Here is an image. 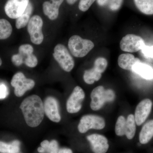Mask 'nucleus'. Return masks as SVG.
<instances>
[{
  "instance_id": "1",
  "label": "nucleus",
  "mask_w": 153,
  "mask_h": 153,
  "mask_svg": "<svg viewBox=\"0 0 153 153\" xmlns=\"http://www.w3.org/2000/svg\"><path fill=\"white\" fill-rule=\"evenodd\" d=\"M26 123L35 128L39 126L44 117V105L41 98L37 95L28 97L20 105Z\"/></svg>"
},
{
  "instance_id": "2",
  "label": "nucleus",
  "mask_w": 153,
  "mask_h": 153,
  "mask_svg": "<svg viewBox=\"0 0 153 153\" xmlns=\"http://www.w3.org/2000/svg\"><path fill=\"white\" fill-rule=\"evenodd\" d=\"M94 47L92 41L76 35L71 36L68 41V49L72 55L76 57H85Z\"/></svg>"
},
{
  "instance_id": "3",
  "label": "nucleus",
  "mask_w": 153,
  "mask_h": 153,
  "mask_svg": "<svg viewBox=\"0 0 153 153\" xmlns=\"http://www.w3.org/2000/svg\"><path fill=\"white\" fill-rule=\"evenodd\" d=\"M53 56L61 68L66 72H70L74 68V61L67 48L62 44H58L54 48Z\"/></svg>"
},
{
  "instance_id": "4",
  "label": "nucleus",
  "mask_w": 153,
  "mask_h": 153,
  "mask_svg": "<svg viewBox=\"0 0 153 153\" xmlns=\"http://www.w3.org/2000/svg\"><path fill=\"white\" fill-rule=\"evenodd\" d=\"M108 62L104 57L97 58L94 62L93 68L85 70L83 74V79L88 84H92L98 81L102 76V73L106 70Z\"/></svg>"
},
{
  "instance_id": "5",
  "label": "nucleus",
  "mask_w": 153,
  "mask_h": 153,
  "mask_svg": "<svg viewBox=\"0 0 153 153\" xmlns=\"http://www.w3.org/2000/svg\"><path fill=\"white\" fill-rule=\"evenodd\" d=\"M11 84L15 88V95L21 97L26 91L31 90L35 86V82L33 79L26 78L22 72H19L13 76Z\"/></svg>"
},
{
  "instance_id": "6",
  "label": "nucleus",
  "mask_w": 153,
  "mask_h": 153,
  "mask_svg": "<svg viewBox=\"0 0 153 153\" xmlns=\"http://www.w3.org/2000/svg\"><path fill=\"white\" fill-rule=\"evenodd\" d=\"M105 121L103 118L94 115L83 116L80 119L78 126L80 133H85L91 129L101 130L105 127Z\"/></svg>"
},
{
  "instance_id": "7",
  "label": "nucleus",
  "mask_w": 153,
  "mask_h": 153,
  "mask_svg": "<svg viewBox=\"0 0 153 153\" xmlns=\"http://www.w3.org/2000/svg\"><path fill=\"white\" fill-rule=\"evenodd\" d=\"M43 22L41 17L35 15L30 19L27 25V30L32 43L36 45L41 44L44 40L42 32Z\"/></svg>"
},
{
  "instance_id": "8",
  "label": "nucleus",
  "mask_w": 153,
  "mask_h": 153,
  "mask_svg": "<svg viewBox=\"0 0 153 153\" xmlns=\"http://www.w3.org/2000/svg\"><path fill=\"white\" fill-rule=\"evenodd\" d=\"M146 45L141 37L134 34H128L121 39L120 48L124 52H135L141 50Z\"/></svg>"
},
{
  "instance_id": "9",
  "label": "nucleus",
  "mask_w": 153,
  "mask_h": 153,
  "mask_svg": "<svg viewBox=\"0 0 153 153\" xmlns=\"http://www.w3.org/2000/svg\"><path fill=\"white\" fill-rule=\"evenodd\" d=\"M85 94L83 89L79 86L74 88L66 102V109L69 113L78 112L82 108Z\"/></svg>"
},
{
  "instance_id": "10",
  "label": "nucleus",
  "mask_w": 153,
  "mask_h": 153,
  "mask_svg": "<svg viewBox=\"0 0 153 153\" xmlns=\"http://www.w3.org/2000/svg\"><path fill=\"white\" fill-rule=\"evenodd\" d=\"M30 0H8L4 7L6 15L12 19H17L27 7Z\"/></svg>"
},
{
  "instance_id": "11",
  "label": "nucleus",
  "mask_w": 153,
  "mask_h": 153,
  "mask_svg": "<svg viewBox=\"0 0 153 153\" xmlns=\"http://www.w3.org/2000/svg\"><path fill=\"white\" fill-rule=\"evenodd\" d=\"M87 139L93 153H106L108 151L109 148L108 140L104 136L92 134L88 136Z\"/></svg>"
},
{
  "instance_id": "12",
  "label": "nucleus",
  "mask_w": 153,
  "mask_h": 153,
  "mask_svg": "<svg viewBox=\"0 0 153 153\" xmlns=\"http://www.w3.org/2000/svg\"><path fill=\"white\" fill-rule=\"evenodd\" d=\"M152 106V102L149 99L143 100L138 104L134 115L137 125H141L146 121L150 113Z\"/></svg>"
},
{
  "instance_id": "13",
  "label": "nucleus",
  "mask_w": 153,
  "mask_h": 153,
  "mask_svg": "<svg viewBox=\"0 0 153 153\" xmlns=\"http://www.w3.org/2000/svg\"><path fill=\"white\" fill-rule=\"evenodd\" d=\"M44 105V111L49 120L54 122H59L61 117L57 100L52 97H48L45 100Z\"/></svg>"
},
{
  "instance_id": "14",
  "label": "nucleus",
  "mask_w": 153,
  "mask_h": 153,
  "mask_svg": "<svg viewBox=\"0 0 153 153\" xmlns=\"http://www.w3.org/2000/svg\"><path fill=\"white\" fill-rule=\"evenodd\" d=\"M105 90L103 86L100 85L95 88L91 91L90 107L93 110H99L106 102L105 94Z\"/></svg>"
},
{
  "instance_id": "15",
  "label": "nucleus",
  "mask_w": 153,
  "mask_h": 153,
  "mask_svg": "<svg viewBox=\"0 0 153 153\" xmlns=\"http://www.w3.org/2000/svg\"><path fill=\"white\" fill-rule=\"evenodd\" d=\"M43 3V9L44 14L51 20L57 19L59 15V8L64 0H51Z\"/></svg>"
},
{
  "instance_id": "16",
  "label": "nucleus",
  "mask_w": 153,
  "mask_h": 153,
  "mask_svg": "<svg viewBox=\"0 0 153 153\" xmlns=\"http://www.w3.org/2000/svg\"><path fill=\"white\" fill-rule=\"evenodd\" d=\"M132 71L146 79H153V68L149 65L141 62L140 59L133 67Z\"/></svg>"
},
{
  "instance_id": "17",
  "label": "nucleus",
  "mask_w": 153,
  "mask_h": 153,
  "mask_svg": "<svg viewBox=\"0 0 153 153\" xmlns=\"http://www.w3.org/2000/svg\"><path fill=\"white\" fill-rule=\"evenodd\" d=\"M139 60L138 58H135L134 55L131 54H122L119 56L118 64L123 69L132 71L134 65Z\"/></svg>"
},
{
  "instance_id": "18",
  "label": "nucleus",
  "mask_w": 153,
  "mask_h": 153,
  "mask_svg": "<svg viewBox=\"0 0 153 153\" xmlns=\"http://www.w3.org/2000/svg\"><path fill=\"white\" fill-rule=\"evenodd\" d=\"M153 137V120L148 121L143 127L139 134V141L141 144H146Z\"/></svg>"
},
{
  "instance_id": "19",
  "label": "nucleus",
  "mask_w": 153,
  "mask_h": 153,
  "mask_svg": "<svg viewBox=\"0 0 153 153\" xmlns=\"http://www.w3.org/2000/svg\"><path fill=\"white\" fill-rule=\"evenodd\" d=\"M33 11V4L30 2L24 13L16 20V26L17 29H21L24 28L28 25Z\"/></svg>"
},
{
  "instance_id": "20",
  "label": "nucleus",
  "mask_w": 153,
  "mask_h": 153,
  "mask_svg": "<svg viewBox=\"0 0 153 153\" xmlns=\"http://www.w3.org/2000/svg\"><path fill=\"white\" fill-rule=\"evenodd\" d=\"M135 5L142 13L153 15V0H134Z\"/></svg>"
},
{
  "instance_id": "21",
  "label": "nucleus",
  "mask_w": 153,
  "mask_h": 153,
  "mask_svg": "<svg viewBox=\"0 0 153 153\" xmlns=\"http://www.w3.org/2000/svg\"><path fill=\"white\" fill-rule=\"evenodd\" d=\"M136 121L133 114L129 115L126 120L125 135L128 140H132L135 134Z\"/></svg>"
},
{
  "instance_id": "22",
  "label": "nucleus",
  "mask_w": 153,
  "mask_h": 153,
  "mask_svg": "<svg viewBox=\"0 0 153 153\" xmlns=\"http://www.w3.org/2000/svg\"><path fill=\"white\" fill-rule=\"evenodd\" d=\"M20 142L15 140L10 143H7L0 141V152L18 153L20 151Z\"/></svg>"
},
{
  "instance_id": "23",
  "label": "nucleus",
  "mask_w": 153,
  "mask_h": 153,
  "mask_svg": "<svg viewBox=\"0 0 153 153\" xmlns=\"http://www.w3.org/2000/svg\"><path fill=\"white\" fill-rule=\"evenodd\" d=\"M13 31L10 23L4 19H0V40H4L10 37Z\"/></svg>"
},
{
  "instance_id": "24",
  "label": "nucleus",
  "mask_w": 153,
  "mask_h": 153,
  "mask_svg": "<svg viewBox=\"0 0 153 153\" xmlns=\"http://www.w3.org/2000/svg\"><path fill=\"white\" fill-rule=\"evenodd\" d=\"M41 146L45 150L46 153H58V144L57 141L52 140L50 142L45 140L41 143Z\"/></svg>"
},
{
  "instance_id": "25",
  "label": "nucleus",
  "mask_w": 153,
  "mask_h": 153,
  "mask_svg": "<svg viewBox=\"0 0 153 153\" xmlns=\"http://www.w3.org/2000/svg\"><path fill=\"white\" fill-rule=\"evenodd\" d=\"M126 120L123 116H120L118 118L116 123L115 131L117 135L123 136L125 135Z\"/></svg>"
},
{
  "instance_id": "26",
  "label": "nucleus",
  "mask_w": 153,
  "mask_h": 153,
  "mask_svg": "<svg viewBox=\"0 0 153 153\" xmlns=\"http://www.w3.org/2000/svg\"><path fill=\"white\" fill-rule=\"evenodd\" d=\"M34 49L30 44H26L21 45L19 48V54L23 57L24 60L29 55L33 54Z\"/></svg>"
},
{
  "instance_id": "27",
  "label": "nucleus",
  "mask_w": 153,
  "mask_h": 153,
  "mask_svg": "<svg viewBox=\"0 0 153 153\" xmlns=\"http://www.w3.org/2000/svg\"><path fill=\"white\" fill-rule=\"evenodd\" d=\"M24 63L28 67L34 68L38 64V59L34 54H31L25 58Z\"/></svg>"
},
{
  "instance_id": "28",
  "label": "nucleus",
  "mask_w": 153,
  "mask_h": 153,
  "mask_svg": "<svg viewBox=\"0 0 153 153\" xmlns=\"http://www.w3.org/2000/svg\"><path fill=\"white\" fill-rule=\"evenodd\" d=\"M123 1V0H108L107 6L110 10L117 11L121 7Z\"/></svg>"
},
{
  "instance_id": "29",
  "label": "nucleus",
  "mask_w": 153,
  "mask_h": 153,
  "mask_svg": "<svg viewBox=\"0 0 153 153\" xmlns=\"http://www.w3.org/2000/svg\"><path fill=\"white\" fill-rule=\"evenodd\" d=\"M96 0H80L79 2V10L82 12H85L88 10Z\"/></svg>"
},
{
  "instance_id": "30",
  "label": "nucleus",
  "mask_w": 153,
  "mask_h": 153,
  "mask_svg": "<svg viewBox=\"0 0 153 153\" xmlns=\"http://www.w3.org/2000/svg\"><path fill=\"white\" fill-rule=\"evenodd\" d=\"M141 52L145 57L153 58V46L149 47L145 45L141 49Z\"/></svg>"
},
{
  "instance_id": "31",
  "label": "nucleus",
  "mask_w": 153,
  "mask_h": 153,
  "mask_svg": "<svg viewBox=\"0 0 153 153\" xmlns=\"http://www.w3.org/2000/svg\"><path fill=\"white\" fill-rule=\"evenodd\" d=\"M8 88L4 83L0 84V100L6 98L9 95Z\"/></svg>"
},
{
  "instance_id": "32",
  "label": "nucleus",
  "mask_w": 153,
  "mask_h": 153,
  "mask_svg": "<svg viewBox=\"0 0 153 153\" xmlns=\"http://www.w3.org/2000/svg\"><path fill=\"white\" fill-rule=\"evenodd\" d=\"M12 61L15 66H21L24 63L23 57L19 53L12 56Z\"/></svg>"
},
{
  "instance_id": "33",
  "label": "nucleus",
  "mask_w": 153,
  "mask_h": 153,
  "mask_svg": "<svg viewBox=\"0 0 153 153\" xmlns=\"http://www.w3.org/2000/svg\"><path fill=\"white\" fill-rule=\"evenodd\" d=\"M105 99L106 102H111L114 101L115 98L114 91L111 89H105Z\"/></svg>"
},
{
  "instance_id": "34",
  "label": "nucleus",
  "mask_w": 153,
  "mask_h": 153,
  "mask_svg": "<svg viewBox=\"0 0 153 153\" xmlns=\"http://www.w3.org/2000/svg\"><path fill=\"white\" fill-rule=\"evenodd\" d=\"M97 1L99 6L103 7L107 5L108 0H97Z\"/></svg>"
},
{
  "instance_id": "35",
  "label": "nucleus",
  "mask_w": 153,
  "mask_h": 153,
  "mask_svg": "<svg viewBox=\"0 0 153 153\" xmlns=\"http://www.w3.org/2000/svg\"><path fill=\"white\" fill-rule=\"evenodd\" d=\"M58 153H73V152L71 149H68V148H63L59 150Z\"/></svg>"
},
{
  "instance_id": "36",
  "label": "nucleus",
  "mask_w": 153,
  "mask_h": 153,
  "mask_svg": "<svg viewBox=\"0 0 153 153\" xmlns=\"http://www.w3.org/2000/svg\"><path fill=\"white\" fill-rule=\"evenodd\" d=\"M66 1L68 4L73 5L76 2L77 0H66Z\"/></svg>"
},
{
  "instance_id": "37",
  "label": "nucleus",
  "mask_w": 153,
  "mask_h": 153,
  "mask_svg": "<svg viewBox=\"0 0 153 153\" xmlns=\"http://www.w3.org/2000/svg\"><path fill=\"white\" fill-rule=\"evenodd\" d=\"M38 151L40 153H45V150H44V148L42 147L41 146L39 147V148H38Z\"/></svg>"
},
{
  "instance_id": "38",
  "label": "nucleus",
  "mask_w": 153,
  "mask_h": 153,
  "mask_svg": "<svg viewBox=\"0 0 153 153\" xmlns=\"http://www.w3.org/2000/svg\"><path fill=\"white\" fill-rule=\"evenodd\" d=\"M2 63V62L1 59V57H0V66L1 65Z\"/></svg>"
}]
</instances>
